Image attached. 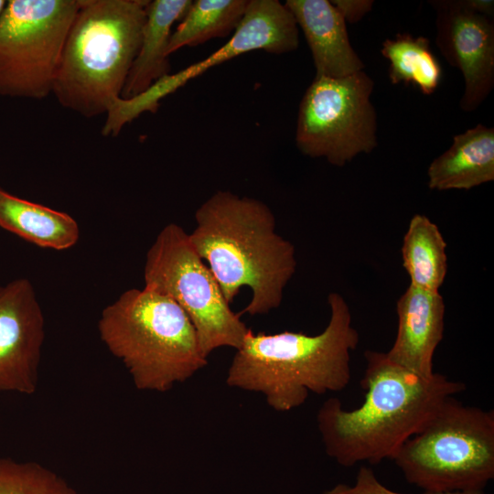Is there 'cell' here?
<instances>
[{"label":"cell","instance_id":"cell-3","mask_svg":"<svg viewBox=\"0 0 494 494\" xmlns=\"http://www.w3.org/2000/svg\"><path fill=\"white\" fill-rule=\"evenodd\" d=\"M328 303L329 320L319 334L249 329L236 349L226 383L262 392L278 412L302 405L310 392L344 390L351 378L350 354L359 345L360 335L344 297L332 292Z\"/></svg>","mask_w":494,"mask_h":494},{"label":"cell","instance_id":"cell-5","mask_svg":"<svg viewBox=\"0 0 494 494\" xmlns=\"http://www.w3.org/2000/svg\"><path fill=\"white\" fill-rule=\"evenodd\" d=\"M98 330L141 391L166 392L208 363L184 310L167 295L145 286L126 290L107 306Z\"/></svg>","mask_w":494,"mask_h":494},{"label":"cell","instance_id":"cell-20","mask_svg":"<svg viewBox=\"0 0 494 494\" xmlns=\"http://www.w3.org/2000/svg\"><path fill=\"white\" fill-rule=\"evenodd\" d=\"M381 53L390 61L389 79L392 84H413L425 95L437 89L442 67L427 38L398 33L383 41Z\"/></svg>","mask_w":494,"mask_h":494},{"label":"cell","instance_id":"cell-4","mask_svg":"<svg viewBox=\"0 0 494 494\" xmlns=\"http://www.w3.org/2000/svg\"><path fill=\"white\" fill-rule=\"evenodd\" d=\"M149 0H81L67 35L52 94L91 118L121 98L137 55Z\"/></svg>","mask_w":494,"mask_h":494},{"label":"cell","instance_id":"cell-16","mask_svg":"<svg viewBox=\"0 0 494 494\" xmlns=\"http://www.w3.org/2000/svg\"><path fill=\"white\" fill-rule=\"evenodd\" d=\"M191 0L149 1L137 55L129 70L121 98L131 99L170 74L167 48L171 28L182 19Z\"/></svg>","mask_w":494,"mask_h":494},{"label":"cell","instance_id":"cell-8","mask_svg":"<svg viewBox=\"0 0 494 494\" xmlns=\"http://www.w3.org/2000/svg\"><path fill=\"white\" fill-rule=\"evenodd\" d=\"M81 0H8L0 16V96L52 93L65 40Z\"/></svg>","mask_w":494,"mask_h":494},{"label":"cell","instance_id":"cell-19","mask_svg":"<svg viewBox=\"0 0 494 494\" xmlns=\"http://www.w3.org/2000/svg\"><path fill=\"white\" fill-rule=\"evenodd\" d=\"M249 0L192 1L181 23L171 34L168 55L186 46L194 47L234 32L242 20Z\"/></svg>","mask_w":494,"mask_h":494},{"label":"cell","instance_id":"cell-10","mask_svg":"<svg viewBox=\"0 0 494 494\" xmlns=\"http://www.w3.org/2000/svg\"><path fill=\"white\" fill-rule=\"evenodd\" d=\"M298 45V27L285 4L278 0H249L242 20L226 44L204 59L162 78L142 94L123 99L120 113L130 123L144 112L156 113L160 100L209 69L250 51L280 55L295 50Z\"/></svg>","mask_w":494,"mask_h":494},{"label":"cell","instance_id":"cell-17","mask_svg":"<svg viewBox=\"0 0 494 494\" xmlns=\"http://www.w3.org/2000/svg\"><path fill=\"white\" fill-rule=\"evenodd\" d=\"M0 227L38 247L67 250L79 240L77 221L68 213L17 196L0 187Z\"/></svg>","mask_w":494,"mask_h":494},{"label":"cell","instance_id":"cell-6","mask_svg":"<svg viewBox=\"0 0 494 494\" xmlns=\"http://www.w3.org/2000/svg\"><path fill=\"white\" fill-rule=\"evenodd\" d=\"M391 459L424 492L483 489L494 478V412L449 397Z\"/></svg>","mask_w":494,"mask_h":494},{"label":"cell","instance_id":"cell-1","mask_svg":"<svg viewBox=\"0 0 494 494\" xmlns=\"http://www.w3.org/2000/svg\"><path fill=\"white\" fill-rule=\"evenodd\" d=\"M364 357L363 403L347 410L332 397L317 415L326 453L346 467L391 459L447 398L466 389L440 373L419 376L384 352L366 350Z\"/></svg>","mask_w":494,"mask_h":494},{"label":"cell","instance_id":"cell-14","mask_svg":"<svg viewBox=\"0 0 494 494\" xmlns=\"http://www.w3.org/2000/svg\"><path fill=\"white\" fill-rule=\"evenodd\" d=\"M285 5L304 33L315 77L342 78L363 70L365 65L350 44L346 22L331 1L287 0Z\"/></svg>","mask_w":494,"mask_h":494},{"label":"cell","instance_id":"cell-2","mask_svg":"<svg viewBox=\"0 0 494 494\" xmlns=\"http://www.w3.org/2000/svg\"><path fill=\"white\" fill-rule=\"evenodd\" d=\"M190 242L231 305L242 287L252 292L241 314L277 308L296 269L295 246L275 231V217L263 201L219 190L196 210Z\"/></svg>","mask_w":494,"mask_h":494},{"label":"cell","instance_id":"cell-13","mask_svg":"<svg viewBox=\"0 0 494 494\" xmlns=\"http://www.w3.org/2000/svg\"><path fill=\"white\" fill-rule=\"evenodd\" d=\"M398 328L386 356L397 365L424 378L434 371V354L445 327L441 294L410 285L396 304Z\"/></svg>","mask_w":494,"mask_h":494},{"label":"cell","instance_id":"cell-12","mask_svg":"<svg viewBox=\"0 0 494 494\" xmlns=\"http://www.w3.org/2000/svg\"><path fill=\"white\" fill-rule=\"evenodd\" d=\"M44 337L43 313L29 280L0 285V392H36Z\"/></svg>","mask_w":494,"mask_h":494},{"label":"cell","instance_id":"cell-22","mask_svg":"<svg viewBox=\"0 0 494 494\" xmlns=\"http://www.w3.org/2000/svg\"><path fill=\"white\" fill-rule=\"evenodd\" d=\"M330 494H403L386 489L379 483L373 473L362 467L358 473L353 487L338 485L331 489ZM423 494H484L483 489H468L445 492H424Z\"/></svg>","mask_w":494,"mask_h":494},{"label":"cell","instance_id":"cell-24","mask_svg":"<svg viewBox=\"0 0 494 494\" xmlns=\"http://www.w3.org/2000/svg\"><path fill=\"white\" fill-rule=\"evenodd\" d=\"M462 1L464 5L472 12L493 18L494 1L492 0H462Z\"/></svg>","mask_w":494,"mask_h":494},{"label":"cell","instance_id":"cell-11","mask_svg":"<svg viewBox=\"0 0 494 494\" xmlns=\"http://www.w3.org/2000/svg\"><path fill=\"white\" fill-rule=\"evenodd\" d=\"M435 44L465 81L460 108L473 112L494 87V22L468 9L462 0H433Z\"/></svg>","mask_w":494,"mask_h":494},{"label":"cell","instance_id":"cell-18","mask_svg":"<svg viewBox=\"0 0 494 494\" xmlns=\"http://www.w3.org/2000/svg\"><path fill=\"white\" fill-rule=\"evenodd\" d=\"M446 242L425 215L411 219L402 244L403 265L410 285L438 292L447 274Z\"/></svg>","mask_w":494,"mask_h":494},{"label":"cell","instance_id":"cell-15","mask_svg":"<svg viewBox=\"0 0 494 494\" xmlns=\"http://www.w3.org/2000/svg\"><path fill=\"white\" fill-rule=\"evenodd\" d=\"M433 190H468L494 180V128L481 124L453 136L427 169Z\"/></svg>","mask_w":494,"mask_h":494},{"label":"cell","instance_id":"cell-7","mask_svg":"<svg viewBox=\"0 0 494 494\" xmlns=\"http://www.w3.org/2000/svg\"><path fill=\"white\" fill-rule=\"evenodd\" d=\"M145 287L173 299L192 322L203 354L242 345L250 328L234 313L209 266L194 249L189 234L169 223L149 248Z\"/></svg>","mask_w":494,"mask_h":494},{"label":"cell","instance_id":"cell-25","mask_svg":"<svg viewBox=\"0 0 494 494\" xmlns=\"http://www.w3.org/2000/svg\"><path fill=\"white\" fill-rule=\"evenodd\" d=\"M6 4H7V1L0 0V16H2L3 12L5 11Z\"/></svg>","mask_w":494,"mask_h":494},{"label":"cell","instance_id":"cell-9","mask_svg":"<svg viewBox=\"0 0 494 494\" xmlns=\"http://www.w3.org/2000/svg\"><path fill=\"white\" fill-rule=\"evenodd\" d=\"M374 81L364 71L342 78L315 77L299 104L295 144L312 158L344 166L377 143Z\"/></svg>","mask_w":494,"mask_h":494},{"label":"cell","instance_id":"cell-23","mask_svg":"<svg viewBox=\"0 0 494 494\" xmlns=\"http://www.w3.org/2000/svg\"><path fill=\"white\" fill-rule=\"evenodd\" d=\"M331 3L340 13L345 22L360 21L372 8V0H333Z\"/></svg>","mask_w":494,"mask_h":494},{"label":"cell","instance_id":"cell-21","mask_svg":"<svg viewBox=\"0 0 494 494\" xmlns=\"http://www.w3.org/2000/svg\"><path fill=\"white\" fill-rule=\"evenodd\" d=\"M0 494H81L55 471L34 461L0 457Z\"/></svg>","mask_w":494,"mask_h":494}]
</instances>
